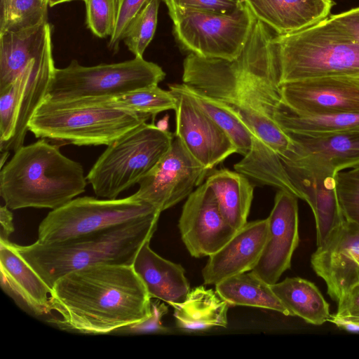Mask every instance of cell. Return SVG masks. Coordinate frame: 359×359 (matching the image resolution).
Returning <instances> with one entry per match:
<instances>
[{"instance_id": "obj_1", "label": "cell", "mask_w": 359, "mask_h": 359, "mask_svg": "<svg viewBox=\"0 0 359 359\" xmlns=\"http://www.w3.org/2000/svg\"><path fill=\"white\" fill-rule=\"evenodd\" d=\"M273 37L257 20L242 53L234 60L189 53L183 62L182 83L226 104L261 144L283 158L293 151L294 144L275 119L282 97Z\"/></svg>"}, {"instance_id": "obj_2", "label": "cell", "mask_w": 359, "mask_h": 359, "mask_svg": "<svg viewBox=\"0 0 359 359\" xmlns=\"http://www.w3.org/2000/svg\"><path fill=\"white\" fill-rule=\"evenodd\" d=\"M151 298L133 265L96 264L67 273L51 288L50 322L86 334H111L147 318Z\"/></svg>"}, {"instance_id": "obj_3", "label": "cell", "mask_w": 359, "mask_h": 359, "mask_svg": "<svg viewBox=\"0 0 359 359\" xmlns=\"http://www.w3.org/2000/svg\"><path fill=\"white\" fill-rule=\"evenodd\" d=\"M161 213L68 240L13 246L52 288L67 273L96 264L132 265L139 250L150 241Z\"/></svg>"}, {"instance_id": "obj_4", "label": "cell", "mask_w": 359, "mask_h": 359, "mask_svg": "<svg viewBox=\"0 0 359 359\" xmlns=\"http://www.w3.org/2000/svg\"><path fill=\"white\" fill-rule=\"evenodd\" d=\"M40 138L15 151L0 172V195L11 210L58 208L83 193L87 178L81 164Z\"/></svg>"}, {"instance_id": "obj_5", "label": "cell", "mask_w": 359, "mask_h": 359, "mask_svg": "<svg viewBox=\"0 0 359 359\" xmlns=\"http://www.w3.org/2000/svg\"><path fill=\"white\" fill-rule=\"evenodd\" d=\"M150 117L115 106L109 97L44 100L31 118L28 129L39 139L77 146H107Z\"/></svg>"}, {"instance_id": "obj_6", "label": "cell", "mask_w": 359, "mask_h": 359, "mask_svg": "<svg viewBox=\"0 0 359 359\" xmlns=\"http://www.w3.org/2000/svg\"><path fill=\"white\" fill-rule=\"evenodd\" d=\"M280 85L328 77H359V44L329 18L300 31L273 34Z\"/></svg>"}, {"instance_id": "obj_7", "label": "cell", "mask_w": 359, "mask_h": 359, "mask_svg": "<svg viewBox=\"0 0 359 359\" xmlns=\"http://www.w3.org/2000/svg\"><path fill=\"white\" fill-rule=\"evenodd\" d=\"M174 133L143 123L112 143L87 174L97 196L114 199L139 182L169 150Z\"/></svg>"}, {"instance_id": "obj_8", "label": "cell", "mask_w": 359, "mask_h": 359, "mask_svg": "<svg viewBox=\"0 0 359 359\" xmlns=\"http://www.w3.org/2000/svg\"><path fill=\"white\" fill-rule=\"evenodd\" d=\"M165 77V73L159 65L143 57L89 67L73 60L64 68H55L44 100L113 97L158 86Z\"/></svg>"}, {"instance_id": "obj_9", "label": "cell", "mask_w": 359, "mask_h": 359, "mask_svg": "<svg viewBox=\"0 0 359 359\" xmlns=\"http://www.w3.org/2000/svg\"><path fill=\"white\" fill-rule=\"evenodd\" d=\"M168 9L179 43L189 53L205 58L237 59L257 20L243 0L236 10L225 13Z\"/></svg>"}, {"instance_id": "obj_10", "label": "cell", "mask_w": 359, "mask_h": 359, "mask_svg": "<svg viewBox=\"0 0 359 359\" xmlns=\"http://www.w3.org/2000/svg\"><path fill=\"white\" fill-rule=\"evenodd\" d=\"M158 212L135 194L114 199L79 197L46 215L39 226L37 241H62Z\"/></svg>"}, {"instance_id": "obj_11", "label": "cell", "mask_w": 359, "mask_h": 359, "mask_svg": "<svg viewBox=\"0 0 359 359\" xmlns=\"http://www.w3.org/2000/svg\"><path fill=\"white\" fill-rule=\"evenodd\" d=\"M55 68L51 34L43 50L0 90L1 152L23 146L29 123L46 97Z\"/></svg>"}, {"instance_id": "obj_12", "label": "cell", "mask_w": 359, "mask_h": 359, "mask_svg": "<svg viewBox=\"0 0 359 359\" xmlns=\"http://www.w3.org/2000/svg\"><path fill=\"white\" fill-rule=\"evenodd\" d=\"M209 171L175 137L169 150L139 182L135 194L163 212L187 198L204 182Z\"/></svg>"}, {"instance_id": "obj_13", "label": "cell", "mask_w": 359, "mask_h": 359, "mask_svg": "<svg viewBox=\"0 0 359 359\" xmlns=\"http://www.w3.org/2000/svg\"><path fill=\"white\" fill-rule=\"evenodd\" d=\"M176 97L175 137L204 168L211 170L236 148L229 136L177 83L168 84Z\"/></svg>"}, {"instance_id": "obj_14", "label": "cell", "mask_w": 359, "mask_h": 359, "mask_svg": "<svg viewBox=\"0 0 359 359\" xmlns=\"http://www.w3.org/2000/svg\"><path fill=\"white\" fill-rule=\"evenodd\" d=\"M178 228L186 248L196 258L216 252L237 232L222 216L215 196L205 182L187 197Z\"/></svg>"}, {"instance_id": "obj_15", "label": "cell", "mask_w": 359, "mask_h": 359, "mask_svg": "<svg viewBox=\"0 0 359 359\" xmlns=\"http://www.w3.org/2000/svg\"><path fill=\"white\" fill-rule=\"evenodd\" d=\"M280 88L284 105L299 116L359 113V77L315 78Z\"/></svg>"}, {"instance_id": "obj_16", "label": "cell", "mask_w": 359, "mask_h": 359, "mask_svg": "<svg viewBox=\"0 0 359 359\" xmlns=\"http://www.w3.org/2000/svg\"><path fill=\"white\" fill-rule=\"evenodd\" d=\"M313 271L334 301L359 283V226L344 219L311 257Z\"/></svg>"}, {"instance_id": "obj_17", "label": "cell", "mask_w": 359, "mask_h": 359, "mask_svg": "<svg viewBox=\"0 0 359 359\" xmlns=\"http://www.w3.org/2000/svg\"><path fill=\"white\" fill-rule=\"evenodd\" d=\"M297 198L290 192L279 190L267 217L269 237L252 271L269 285L276 283L290 269L293 253L299 245Z\"/></svg>"}, {"instance_id": "obj_18", "label": "cell", "mask_w": 359, "mask_h": 359, "mask_svg": "<svg viewBox=\"0 0 359 359\" xmlns=\"http://www.w3.org/2000/svg\"><path fill=\"white\" fill-rule=\"evenodd\" d=\"M289 135L294 150L282 161L333 175L359 165V129L319 137Z\"/></svg>"}, {"instance_id": "obj_19", "label": "cell", "mask_w": 359, "mask_h": 359, "mask_svg": "<svg viewBox=\"0 0 359 359\" xmlns=\"http://www.w3.org/2000/svg\"><path fill=\"white\" fill-rule=\"evenodd\" d=\"M269 237L268 219L247 222L219 250L210 255L202 270L205 285L252 271Z\"/></svg>"}, {"instance_id": "obj_20", "label": "cell", "mask_w": 359, "mask_h": 359, "mask_svg": "<svg viewBox=\"0 0 359 359\" xmlns=\"http://www.w3.org/2000/svg\"><path fill=\"white\" fill-rule=\"evenodd\" d=\"M1 286L15 302L35 316L51 312V288L20 255L10 241L0 242Z\"/></svg>"}, {"instance_id": "obj_21", "label": "cell", "mask_w": 359, "mask_h": 359, "mask_svg": "<svg viewBox=\"0 0 359 359\" xmlns=\"http://www.w3.org/2000/svg\"><path fill=\"white\" fill-rule=\"evenodd\" d=\"M290 181L311 207L316 220V245H321L345 218L341 212L335 176L316 172L282 161Z\"/></svg>"}, {"instance_id": "obj_22", "label": "cell", "mask_w": 359, "mask_h": 359, "mask_svg": "<svg viewBox=\"0 0 359 359\" xmlns=\"http://www.w3.org/2000/svg\"><path fill=\"white\" fill-rule=\"evenodd\" d=\"M256 20L277 35L292 34L326 19L332 0H243Z\"/></svg>"}, {"instance_id": "obj_23", "label": "cell", "mask_w": 359, "mask_h": 359, "mask_svg": "<svg viewBox=\"0 0 359 359\" xmlns=\"http://www.w3.org/2000/svg\"><path fill=\"white\" fill-rule=\"evenodd\" d=\"M145 243L133 266L144 283L151 298L172 306L182 302L190 291L182 266L159 256Z\"/></svg>"}, {"instance_id": "obj_24", "label": "cell", "mask_w": 359, "mask_h": 359, "mask_svg": "<svg viewBox=\"0 0 359 359\" xmlns=\"http://www.w3.org/2000/svg\"><path fill=\"white\" fill-rule=\"evenodd\" d=\"M51 34L48 22L0 34V90L7 88L43 50Z\"/></svg>"}, {"instance_id": "obj_25", "label": "cell", "mask_w": 359, "mask_h": 359, "mask_svg": "<svg viewBox=\"0 0 359 359\" xmlns=\"http://www.w3.org/2000/svg\"><path fill=\"white\" fill-rule=\"evenodd\" d=\"M213 191L225 220L236 230L248 222L254 186L244 175L226 168L216 170L205 180Z\"/></svg>"}, {"instance_id": "obj_26", "label": "cell", "mask_w": 359, "mask_h": 359, "mask_svg": "<svg viewBox=\"0 0 359 359\" xmlns=\"http://www.w3.org/2000/svg\"><path fill=\"white\" fill-rule=\"evenodd\" d=\"M229 306L216 291L203 285L190 290L182 302L172 305L177 326L187 331L226 327Z\"/></svg>"}, {"instance_id": "obj_27", "label": "cell", "mask_w": 359, "mask_h": 359, "mask_svg": "<svg viewBox=\"0 0 359 359\" xmlns=\"http://www.w3.org/2000/svg\"><path fill=\"white\" fill-rule=\"evenodd\" d=\"M271 288L290 316H298L307 323L321 325L328 321L329 304L312 282L299 278H286L271 285Z\"/></svg>"}, {"instance_id": "obj_28", "label": "cell", "mask_w": 359, "mask_h": 359, "mask_svg": "<svg viewBox=\"0 0 359 359\" xmlns=\"http://www.w3.org/2000/svg\"><path fill=\"white\" fill-rule=\"evenodd\" d=\"M218 295L230 306H248L290 316L268 284L252 271L229 277L215 285Z\"/></svg>"}, {"instance_id": "obj_29", "label": "cell", "mask_w": 359, "mask_h": 359, "mask_svg": "<svg viewBox=\"0 0 359 359\" xmlns=\"http://www.w3.org/2000/svg\"><path fill=\"white\" fill-rule=\"evenodd\" d=\"M275 119L288 135L319 137L359 129V113L299 116L289 110L283 100Z\"/></svg>"}, {"instance_id": "obj_30", "label": "cell", "mask_w": 359, "mask_h": 359, "mask_svg": "<svg viewBox=\"0 0 359 359\" xmlns=\"http://www.w3.org/2000/svg\"><path fill=\"white\" fill-rule=\"evenodd\" d=\"M47 0H0V34L48 21Z\"/></svg>"}, {"instance_id": "obj_31", "label": "cell", "mask_w": 359, "mask_h": 359, "mask_svg": "<svg viewBox=\"0 0 359 359\" xmlns=\"http://www.w3.org/2000/svg\"><path fill=\"white\" fill-rule=\"evenodd\" d=\"M109 102L117 107L140 114L153 116L158 113L175 110L177 100L170 90H165L158 86L135 90L128 93L109 97Z\"/></svg>"}, {"instance_id": "obj_32", "label": "cell", "mask_w": 359, "mask_h": 359, "mask_svg": "<svg viewBox=\"0 0 359 359\" xmlns=\"http://www.w3.org/2000/svg\"><path fill=\"white\" fill-rule=\"evenodd\" d=\"M161 1L149 0L132 20L125 32L123 41L135 57H143L154 38Z\"/></svg>"}, {"instance_id": "obj_33", "label": "cell", "mask_w": 359, "mask_h": 359, "mask_svg": "<svg viewBox=\"0 0 359 359\" xmlns=\"http://www.w3.org/2000/svg\"><path fill=\"white\" fill-rule=\"evenodd\" d=\"M335 184L344 217L359 226V165L339 172L335 176Z\"/></svg>"}, {"instance_id": "obj_34", "label": "cell", "mask_w": 359, "mask_h": 359, "mask_svg": "<svg viewBox=\"0 0 359 359\" xmlns=\"http://www.w3.org/2000/svg\"><path fill=\"white\" fill-rule=\"evenodd\" d=\"M87 27L96 36L110 37L116 20V0H83Z\"/></svg>"}, {"instance_id": "obj_35", "label": "cell", "mask_w": 359, "mask_h": 359, "mask_svg": "<svg viewBox=\"0 0 359 359\" xmlns=\"http://www.w3.org/2000/svg\"><path fill=\"white\" fill-rule=\"evenodd\" d=\"M149 0H116V20L113 34L109 37L108 48L116 53L119 50L125 32L132 20Z\"/></svg>"}, {"instance_id": "obj_36", "label": "cell", "mask_w": 359, "mask_h": 359, "mask_svg": "<svg viewBox=\"0 0 359 359\" xmlns=\"http://www.w3.org/2000/svg\"><path fill=\"white\" fill-rule=\"evenodd\" d=\"M168 313V307L164 303L158 301L152 302L151 315L144 320L121 327L111 334L114 335H136L148 333H163L167 328L161 323L163 316Z\"/></svg>"}, {"instance_id": "obj_37", "label": "cell", "mask_w": 359, "mask_h": 359, "mask_svg": "<svg viewBox=\"0 0 359 359\" xmlns=\"http://www.w3.org/2000/svg\"><path fill=\"white\" fill-rule=\"evenodd\" d=\"M167 7L183 10L230 13L236 10L242 1L236 0H163Z\"/></svg>"}, {"instance_id": "obj_38", "label": "cell", "mask_w": 359, "mask_h": 359, "mask_svg": "<svg viewBox=\"0 0 359 359\" xmlns=\"http://www.w3.org/2000/svg\"><path fill=\"white\" fill-rule=\"evenodd\" d=\"M332 317L359 319V283L351 288L338 302L337 313Z\"/></svg>"}, {"instance_id": "obj_39", "label": "cell", "mask_w": 359, "mask_h": 359, "mask_svg": "<svg viewBox=\"0 0 359 359\" xmlns=\"http://www.w3.org/2000/svg\"><path fill=\"white\" fill-rule=\"evenodd\" d=\"M330 20L359 44V7L332 15Z\"/></svg>"}, {"instance_id": "obj_40", "label": "cell", "mask_w": 359, "mask_h": 359, "mask_svg": "<svg viewBox=\"0 0 359 359\" xmlns=\"http://www.w3.org/2000/svg\"><path fill=\"white\" fill-rule=\"evenodd\" d=\"M6 205L0 208V242L9 241V237L14 231L13 214Z\"/></svg>"}, {"instance_id": "obj_41", "label": "cell", "mask_w": 359, "mask_h": 359, "mask_svg": "<svg viewBox=\"0 0 359 359\" xmlns=\"http://www.w3.org/2000/svg\"><path fill=\"white\" fill-rule=\"evenodd\" d=\"M329 322L334 324L339 329L349 332L359 333V319H344L330 317Z\"/></svg>"}, {"instance_id": "obj_42", "label": "cell", "mask_w": 359, "mask_h": 359, "mask_svg": "<svg viewBox=\"0 0 359 359\" xmlns=\"http://www.w3.org/2000/svg\"><path fill=\"white\" fill-rule=\"evenodd\" d=\"M9 151H4L1 152V156H0V168H1L6 162V160L8 159L9 156Z\"/></svg>"}, {"instance_id": "obj_43", "label": "cell", "mask_w": 359, "mask_h": 359, "mask_svg": "<svg viewBox=\"0 0 359 359\" xmlns=\"http://www.w3.org/2000/svg\"><path fill=\"white\" fill-rule=\"evenodd\" d=\"M48 6L53 7L56 5L66 3V2H70L73 1H83V0H47Z\"/></svg>"}, {"instance_id": "obj_44", "label": "cell", "mask_w": 359, "mask_h": 359, "mask_svg": "<svg viewBox=\"0 0 359 359\" xmlns=\"http://www.w3.org/2000/svg\"><path fill=\"white\" fill-rule=\"evenodd\" d=\"M236 1H241V0H236Z\"/></svg>"}]
</instances>
